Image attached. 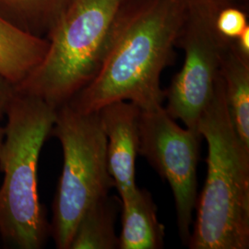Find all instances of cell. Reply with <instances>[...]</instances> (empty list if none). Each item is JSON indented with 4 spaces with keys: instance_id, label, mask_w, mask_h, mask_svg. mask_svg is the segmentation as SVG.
<instances>
[{
    "instance_id": "cell-1",
    "label": "cell",
    "mask_w": 249,
    "mask_h": 249,
    "mask_svg": "<svg viewBox=\"0 0 249 249\" xmlns=\"http://www.w3.org/2000/svg\"><path fill=\"white\" fill-rule=\"evenodd\" d=\"M186 17L175 0H132L98 74L68 104L81 113H96L118 101L143 110L162 106L160 75L174 59Z\"/></svg>"
},
{
    "instance_id": "cell-2",
    "label": "cell",
    "mask_w": 249,
    "mask_h": 249,
    "mask_svg": "<svg viewBox=\"0 0 249 249\" xmlns=\"http://www.w3.org/2000/svg\"><path fill=\"white\" fill-rule=\"evenodd\" d=\"M208 144L207 178L196 199L191 249L249 248V150L235 133L219 73L213 96L198 122Z\"/></svg>"
},
{
    "instance_id": "cell-3",
    "label": "cell",
    "mask_w": 249,
    "mask_h": 249,
    "mask_svg": "<svg viewBox=\"0 0 249 249\" xmlns=\"http://www.w3.org/2000/svg\"><path fill=\"white\" fill-rule=\"evenodd\" d=\"M0 150V236L18 249H40L50 223L38 194V161L53 128L56 108L42 99L16 93L9 105Z\"/></svg>"
},
{
    "instance_id": "cell-4",
    "label": "cell",
    "mask_w": 249,
    "mask_h": 249,
    "mask_svg": "<svg viewBox=\"0 0 249 249\" xmlns=\"http://www.w3.org/2000/svg\"><path fill=\"white\" fill-rule=\"evenodd\" d=\"M132 0H75L46 36L43 61L16 85L54 108L68 104L100 71L119 18Z\"/></svg>"
},
{
    "instance_id": "cell-5",
    "label": "cell",
    "mask_w": 249,
    "mask_h": 249,
    "mask_svg": "<svg viewBox=\"0 0 249 249\" xmlns=\"http://www.w3.org/2000/svg\"><path fill=\"white\" fill-rule=\"evenodd\" d=\"M51 134L62 146L63 169L53 198L50 235L56 249H70L82 215L115 187L107 163V137L98 113L69 104L56 108Z\"/></svg>"
},
{
    "instance_id": "cell-6",
    "label": "cell",
    "mask_w": 249,
    "mask_h": 249,
    "mask_svg": "<svg viewBox=\"0 0 249 249\" xmlns=\"http://www.w3.org/2000/svg\"><path fill=\"white\" fill-rule=\"evenodd\" d=\"M201 138L195 130L179 126L162 106L141 109L139 154L168 182L175 197L178 233L186 245L197 199Z\"/></svg>"
},
{
    "instance_id": "cell-7",
    "label": "cell",
    "mask_w": 249,
    "mask_h": 249,
    "mask_svg": "<svg viewBox=\"0 0 249 249\" xmlns=\"http://www.w3.org/2000/svg\"><path fill=\"white\" fill-rule=\"evenodd\" d=\"M213 21L187 14L177 41V46L184 50V64L164 90L169 116L196 132L200 116L213 96L223 55L231 43L216 32Z\"/></svg>"
},
{
    "instance_id": "cell-8",
    "label": "cell",
    "mask_w": 249,
    "mask_h": 249,
    "mask_svg": "<svg viewBox=\"0 0 249 249\" xmlns=\"http://www.w3.org/2000/svg\"><path fill=\"white\" fill-rule=\"evenodd\" d=\"M97 113L107 137L108 169L122 201L138 189L136 160L140 149L141 108L132 102L118 101L102 107Z\"/></svg>"
},
{
    "instance_id": "cell-9",
    "label": "cell",
    "mask_w": 249,
    "mask_h": 249,
    "mask_svg": "<svg viewBox=\"0 0 249 249\" xmlns=\"http://www.w3.org/2000/svg\"><path fill=\"white\" fill-rule=\"evenodd\" d=\"M49 42L31 35L0 15V74L16 85L43 61Z\"/></svg>"
},
{
    "instance_id": "cell-10",
    "label": "cell",
    "mask_w": 249,
    "mask_h": 249,
    "mask_svg": "<svg viewBox=\"0 0 249 249\" xmlns=\"http://www.w3.org/2000/svg\"><path fill=\"white\" fill-rule=\"evenodd\" d=\"M122 231L119 249L163 248L164 226L157 217V207L151 193L138 187L132 196L121 201Z\"/></svg>"
},
{
    "instance_id": "cell-11",
    "label": "cell",
    "mask_w": 249,
    "mask_h": 249,
    "mask_svg": "<svg viewBox=\"0 0 249 249\" xmlns=\"http://www.w3.org/2000/svg\"><path fill=\"white\" fill-rule=\"evenodd\" d=\"M220 74L233 129L249 150V59L233 49L231 41L223 55Z\"/></svg>"
},
{
    "instance_id": "cell-12",
    "label": "cell",
    "mask_w": 249,
    "mask_h": 249,
    "mask_svg": "<svg viewBox=\"0 0 249 249\" xmlns=\"http://www.w3.org/2000/svg\"><path fill=\"white\" fill-rule=\"evenodd\" d=\"M120 205V199L109 196L91 205L76 227L70 249H118L116 220Z\"/></svg>"
},
{
    "instance_id": "cell-13",
    "label": "cell",
    "mask_w": 249,
    "mask_h": 249,
    "mask_svg": "<svg viewBox=\"0 0 249 249\" xmlns=\"http://www.w3.org/2000/svg\"><path fill=\"white\" fill-rule=\"evenodd\" d=\"M75 0H0V15L22 31L45 37Z\"/></svg>"
},
{
    "instance_id": "cell-14",
    "label": "cell",
    "mask_w": 249,
    "mask_h": 249,
    "mask_svg": "<svg viewBox=\"0 0 249 249\" xmlns=\"http://www.w3.org/2000/svg\"><path fill=\"white\" fill-rule=\"evenodd\" d=\"M216 32L224 39H236L249 26V15L245 8L231 6L221 9L213 21Z\"/></svg>"
},
{
    "instance_id": "cell-15",
    "label": "cell",
    "mask_w": 249,
    "mask_h": 249,
    "mask_svg": "<svg viewBox=\"0 0 249 249\" xmlns=\"http://www.w3.org/2000/svg\"><path fill=\"white\" fill-rule=\"evenodd\" d=\"M183 9L186 14L197 15L214 20L216 14L221 9L236 6L245 8L249 0H175Z\"/></svg>"
},
{
    "instance_id": "cell-16",
    "label": "cell",
    "mask_w": 249,
    "mask_h": 249,
    "mask_svg": "<svg viewBox=\"0 0 249 249\" xmlns=\"http://www.w3.org/2000/svg\"><path fill=\"white\" fill-rule=\"evenodd\" d=\"M16 93V84L0 74V123L7 114L8 108ZM5 127L0 124V150L4 142Z\"/></svg>"
},
{
    "instance_id": "cell-17",
    "label": "cell",
    "mask_w": 249,
    "mask_h": 249,
    "mask_svg": "<svg viewBox=\"0 0 249 249\" xmlns=\"http://www.w3.org/2000/svg\"><path fill=\"white\" fill-rule=\"evenodd\" d=\"M231 45L241 56L249 59V25L240 36L231 41Z\"/></svg>"
}]
</instances>
